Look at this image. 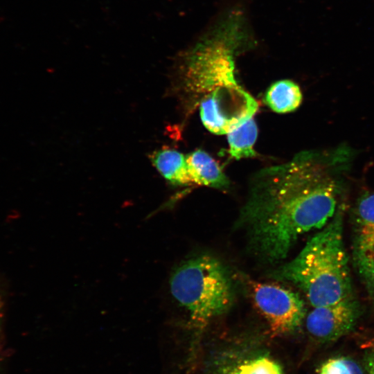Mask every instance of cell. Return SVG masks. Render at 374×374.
Returning <instances> with one entry per match:
<instances>
[{"label":"cell","mask_w":374,"mask_h":374,"mask_svg":"<svg viewBox=\"0 0 374 374\" xmlns=\"http://www.w3.org/2000/svg\"><path fill=\"white\" fill-rule=\"evenodd\" d=\"M208 374H285L268 353L251 348H233L216 355Z\"/></svg>","instance_id":"cell-9"},{"label":"cell","mask_w":374,"mask_h":374,"mask_svg":"<svg viewBox=\"0 0 374 374\" xmlns=\"http://www.w3.org/2000/svg\"><path fill=\"white\" fill-rule=\"evenodd\" d=\"M253 302L274 335L295 332L305 318L303 301L296 292L280 285L247 281Z\"/></svg>","instance_id":"cell-6"},{"label":"cell","mask_w":374,"mask_h":374,"mask_svg":"<svg viewBox=\"0 0 374 374\" xmlns=\"http://www.w3.org/2000/svg\"><path fill=\"white\" fill-rule=\"evenodd\" d=\"M350 157L341 148L305 150L253 175L238 222L258 257L271 263L284 259L299 236L332 219L344 204Z\"/></svg>","instance_id":"cell-1"},{"label":"cell","mask_w":374,"mask_h":374,"mask_svg":"<svg viewBox=\"0 0 374 374\" xmlns=\"http://www.w3.org/2000/svg\"><path fill=\"white\" fill-rule=\"evenodd\" d=\"M362 367L353 358L346 355L330 357L319 365L317 374H365Z\"/></svg>","instance_id":"cell-14"},{"label":"cell","mask_w":374,"mask_h":374,"mask_svg":"<svg viewBox=\"0 0 374 374\" xmlns=\"http://www.w3.org/2000/svg\"><path fill=\"white\" fill-rule=\"evenodd\" d=\"M361 347L363 349H366V350L374 349V337L363 342L361 345Z\"/></svg>","instance_id":"cell-16"},{"label":"cell","mask_w":374,"mask_h":374,"mask_svg":"<svg viewBox=\"0 0 374 374\" xmlns=\"http://www.w3.org/2000/svg\"><path fill=\"white\" fill-rule=\"evenodd\" d=\"M373 266H374V252H373Z\"/></svg>","instance_id":"cell-18"},{"label":"cell","mask_w":374,"mask_h":374,"mask_svg":"<svg viewBox=\"0 0 374 374\" xmlns=\"http://www.w3.org/2000/svg\"><path fill=\"white\" fill-rule=\"evenodd\" d=\"M149 158L158 172L172 184H192L186 155L174 149L163 148L152 152Z\"/></svg>","instance_id":"cell-11"},{"label":"cell","mask_w":374,"mask_h":374,"mask_svg":"<svg viewBox=\"0 0 374 374\" xmlns=\"http://www.w3.org/2000/svg\"><path fill=\"white\" fill-rule=\"evenodd\" d=\"M170 287L172 296L188 312L194 348L209 323L229 310L235 299L229 271L208 255L193 257L177 267Z\"/></svg>","instance_id":"cell-4"},{"label":"cell","mask_w":374,"mask_h":374,"mask_svg":"<svg viewBox=\"0 0 374 374\" xmlns=\"http://www.w3.org/2000/svg\"><path fill=\"white\" fill-rule=\"evenodd\" d=\"M363 366L368 374H374V349H367L365 351Z\"/></svg>","instance_id":"cell-15"},{"label":"cell","mask_w":374,"mask_h":374,"mask_svg":"<svg viewBox=\"0 0 374 374\" xmlns=\"http://www.w3.org/2000/svg\"><path fill=\"white\" fill-rule=\"evenodd\" d=\"M344 211L343 204L294 259L272 274L274 278L299 287L313 308L333 304L353 296L343 237Z\"/></svg>","instance_id":"cell-2"},{"label":"cell","mask_w":374,"mask_h":374,"mask_svg":"<svg viewBox=\"0 0 374 374\" xmlns=\"http://www.w3.org/2000/svg\"><path fill=\"white\" fill-rule=\"evenodd\" d=\"M258 108L256 100L238 83L214 90L200 100L204 127L216 134H228L251 119Z\"/></svg>","instance_id":"cell-5"},{"label":"cell","mask_w":374,"mask_h":374,"mask_svg":"<svg viewBox=\"0 0 374 374\" xmlns=\"http://www.w3.org/2000/svg\"><path fill=\"white\" fill-rule=\"evenodd\" d=\"M265 103L274 112L287 113L296 109L302 102L300 87L290 80L275 82L267 90Z\"/></svg>","instance_id":"cell-12"},{"label":"cell","mask_w":374,"mask_h":374,"mask_svg":"<svg viewBox=\"0 0 374 374\" xmlns=\"http://www.w3.org/2000/svg\"><path fill=\"white\" fill-rule=\"evenodd\" d=\"M191 183L217 189H225L229 180L217 162L207 152L196 150L186 155Z\"/></svg>","instance_id":"cell-10"},{"label":"cell","mask_w":374,"mask_h":374,"mask_svg":"<svg viewBox=\"0 0 374 374\" xmlns=\"http://www.w3.org/2000/svg\"><path fill=\"white\" fill-rule=\"evenodd\" d=\"M257 136L258 127L252 118L229 132L227 140L231 157L237 160L256 157L253 145Z\"/></svg>","instance_id":"cell-13"},{"label":"cell","mask_w":374,"mask_h":374,"mask_svg":"<svg viewBox=\"0 0 374 374\" xmlns=\"http://www.w3.org/2000/svg\"><path fill=\"white\" fill-rule=\"evenodd\" d=\"M240 11L229 13L183 55L179 87L200 100L214 90L238 83L235 57L250 43Z\"/></svg>","instance_id":"cell-3"},{"label":"cell","mask_w":374,"mask_h":374,"mask_svg":"<svg viewBox=\"0 0 374 374\" xmlns=\"http://www.w3.org/2000/svg\"><path fill=\"white\" fill-rule=\"evenodd\" d=\"M353 259L363 283L374 294V192L366 191L353 208Z\"/></svg>","instance_id":"cell-8"},{"label":"cell","mask_w":374,"mask_h":374,"mask_svg":"<svg viewBox=\"0 0 374 374\" xmlns=\"http://www.w3.org/2000/svg\"><path fill=\"white\" fill-rule=\"evenodd\" d=\"M360 312L357 301L351 296L333 304L314 307L305 319L306 328L317 341L332 343L353 330Z\"/></svg>","instance_id":"cell-7"},{"label":"cell","mask_w":374,"mask_h":374,"mask_svg":"<svg viewBox=\"0 0 374 374\" xmlns=\"http://www.w3.org/2000/svg\"><path fill=\"white\" fill-rule=\"evenodd\" d=\"M2 316H3V301H2L1 296L0 295V323L1 321Z\"/></svg>","instance_id":"cell-17"}]
</instances>
